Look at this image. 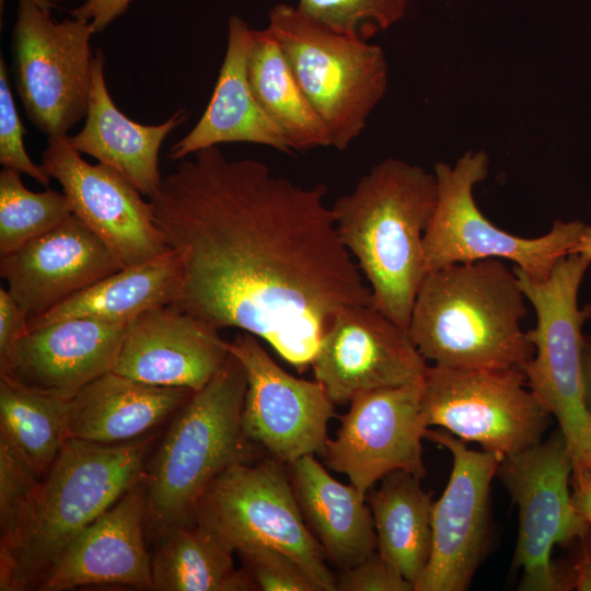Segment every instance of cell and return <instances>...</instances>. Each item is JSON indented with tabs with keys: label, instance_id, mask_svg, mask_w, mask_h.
<instances>
[{
	"label": "cell",
	"instance_id": "18",
	"mask_svg": "<svg viewBox=\"0 0 591 591\" xmlns=\"http://www.w3.org/2000/svg\"><path fill=\"white\" fill-rule=\"evenodd\" d=\"M215 325L173 304L130 321L112 371L157 386L202 389L228 359Z\"/></svg>",
	"mask_w": 591,
	"mask_h": 591
},
{
	"label": "cell",
	"instance_id": "11",
	"mask_svg": "<svg viewBox=\"0 0 591 591\" xmlns=\"http://www.w3.org/2000/svg\"><path fill=\"white\" fill-rule=\"evenodd\" d=\"M421 413L428 428L437 426L465 442H477L501 459L541 442L552 421L521 368L428 366Z\"/></svg>",
	"mask_w": 591,
	"mask_h": 591
},
{
	"label": "cell",
	"instance_id": "33",
	"mask_svg": "<svg viewBox=\"0 0 591 591\" xmlns=\"http://www.w3.org/2000/svg\"><path fill=\"white\" fill-rule=\"evenodd\" d=\"M42 478L30 463L0 434V530L1 537L19 524Z\"/></svg>",
	"mask_w": 591,
	"mask_h": 591
},
{
	"label": "cell",
	"instance_id": "30",
	"mask_svg": "<svg viewBox=\"0 0 591 591\" xmlns=\"http://www.w3.org/2000/svg\"><path fill=\"white\" fill-rule=\"evenodd\" d=\"M70 399L26 387L0 374V434L43 478L69 433Z\"/></svg>",
	"mask_w": 591,
	"mask_h": 591
},
{
	"label": "cell",
	"instance_id": "1",
	"mask_svg": "<svg viewBox=\"0 0 591 591\" xmlns=\"http://www.w3.org/2000/svg\"><path fill=\"white\" fill-rule=\"evenodd\" d=\"M326 192L218 147L179 160L148 198L179 265L173 305L259 337L304 370L338 312L372 305Z\"/></svg>",
	"mask_w": 591,
	"mask_h": 591
},
{
	"label": "cell",
	"instance_id": "3",
	"mask_svg": "<svg viewBox=\"0 0 591 591\" xmlns=\"http://www.w3.org/2000/svg\"><path fill=\"white\" fill-rule=\"evenodd\" d=\"M153 440L69 439L16 528L0 537V590H36L68 544L142 480Z\"/></svg>",
	"mask_w": 591,
	"mask_h": 591
},
{
	"label": "cell",
	"instance_id": "32",
	"mask_svg": "<svg viewBox=\"0 0 591 591\" xmlns=\"http://www.w3.org/2000/svg\"><path fill=\"white\" fill-rule=\"evenodd\" d=\"M408 0H299L297 7L328 28L368 40L406 13Z\"/></svg>",
	"mask_w": 591,
	"mask_h": 591
},
{
	"label": "cell",
	"instance_id": "19",
	"mask_svg": "<svg viewBox=\"0 0 591 591\" xmlns=\"http://www.w3.org/2000/svg\"><path fill=\"white\" fill-rule=\"evenodd\" d=\"M120 268L108 246L74 215L0 257V275L28 323Z\"/></svg>",
	"mask_w": 591,
	"mask_h": 591
},
{
	"label": "cell",
	"instance_id": "8",
	"mask_svg": "<svg viewBox=\"0 0 591 591\" xmlns=\"http://www.w3.org/2000/svg\"><path fill=\"white\" fill-rule=\"evenodd\" d=\"M484 151H467L454 165H434L437 199L424 235L427 273L449 265L496 258L511 260L529 277L542 280L571 254L591 231L579 220H556L549 232L525 239L491 223L474 199V187L488 175Z\"/></svg>",
	"mask_w": 591,
	"mask_h": 591
},
{
	"label": "cell",
	"instance_id": "16",
	"mask_svg": "<svg viewBox=\"0 0 591 591\" xmlns=\"http://www.w3.org/2000/svg\"><path fill=\"white\" fill-rule=\"evenodd\" d=\"M310 364L315 380L339 405L363 392L421 381L428 368L408 331L372 305L338 312Z\"/></svg>",
	"mask_w": 591,
	"mask_h": 591
},
{
	"label": "cell",
	"instance_id": "12",
	"mask_svg": "<svg viewBox=\"0 0 591 591\" xmlns=\"http://www.w3.org/2000/svg\"><path fill=\"white\" fill-rule=\"evenodd\" d=\"M92 25L56 21L31 0H19L12 31L18 94L30 121L47 137L68 136L86 116L94 56Z\"/></svg>",
	"mask_w": 591,
	"mask_h": 591
},
{
	"label": "cell",
	"instance_id": "15",
	"mask_svg": "<svg viewBox=\"0 0 591 591\" xmlns=\"http://www.w3.org/2000/svg\"><path fill=\"white\" fill-rule=\"evenodd\" d=\"M422 380L358 394L326 440V465L345 474L362 495L394 471L426 476L421 439L428 428L421 413Z\"/></svg>",
	"mask_w": 591,
	"mask_h": 591
},
{
	"label": "cell",
	"instance_id": "5",
	"mask_svg": "<svg viewBox=\"0 0 591 591\" xmlns=\"http://www.w3.org/2000/svg\"><path fill=\"white\" fill-rule=\"evenodd\" d=\"M246 374L230 354L215 376L178 409L144 468L146 524L158 537L194 522L212 480L229 466L253 460L242 429Z\"/></svg>",
	"mask_w": 591,
	"mask_h": 591
},
{
	"label": "cell",
	"instance_id": "7",
	"mask_svg": "<svg viewBox=\"0 0 591 591\" xmlns=\"http://www.w3.org/2000/svg\"><path fill=\"white\" fill-rule=\"evenodd\" d=\"M591 259L571 253L542 280L514 267L521 289L536 313L526 332L533 357L522 368L526 385L558 422L571 454L573 471L591 470V418L582 390L583 324L591 305L579 306L580 285Z\"/></svg>",
	"mask_w": 591,
	"mask_h": 591
},
{
	"label": "cell",
	"instance_id": "10",
	"mask_svg": "<svg viewBox=\"0 0 591 591\" xmlns=\"http://www.w3.org/2000/svg\"><path fill=\"white\" fill-rule=\"evenodd\" d=\"M573 463L558 428L548 439L501 459L499 477L519 510L514 565L520 591H567V567L552 560L555 545H572L591 524L573 507Z\"/></svg>",
	"mask_w": 591,
	"mask_h": 591
},
{
	"label": "cell",
	"instance_id": "39",
	"mask_svg": "<svg viewBox=\"0 0 591 591\" xmlns=\"http://www.w3.org/2000/svg\"><path fill=\"white\" fill-rule=\"evenodd\" d=\"M572 545L576 553L567 565L570 590L591 591V526Z\"/></svg>",
	"mask_w": 591,
	"mask_h": 591
},
{
	"label": "cell",
	"instance_id": "13",
	"mask_svg": "<svg viewBox=\"0 0 591 591\" xmlns=\"http://www.w3.org/2000/svg\"><path fill=\"white\" fill-rule=\"evenodd\" d=\"M425 438L448 449L452 471L433 502L432 548L414 591H465L490 544V485L501 457L475 451L447 430L425 431Z\"/></svg>",
	"mask_w": 591,
	"mask_h": 591
},
{
	"label": "cell",
	"instance_id": "21",
	"mask_svg": "<svg viewBox=\"0 0 591 591\" xmlns=\"http://www.w3.org/2000/svg\"><path fill=\"white\" fill-rule=\"evenodd\" d=\"M144 525L141 480L68 544L36 590L65 591L102 584L152 590Z\"/></svg>",
	"mask_w": 591,
	"mask_h": 591
},
{
	"label": "cell",
	"instance_id": "35",
	"mask_svg": "<svg viewBox=\"0 0 591 591\" xmlns=\"http://www.w3.org/2000/svg\"><path fill=\"white\" fill-rule=\"evenodd\" d=\"M24 127L9 85L8 68L0 58V163L24 173L47 187L51 177L43 165L35 164L24 147Z\"/></svg>",
	"mask_w": 591,
	"mask_h": 591
},
{
	"label": "cell",
	"instance_id": "17",
	"mask_svg": "<svg viewBox=\"0 0 591 591\" xmlns=\"http://www.w3.org/2000/svg\"><path fill=\"white\" fill-rule=\"evenodd\" d=\"M42 165L60 184L72 215L108 246L123 268L169 251L149 199L115 170L83 160L69 136L48 137Z\"/></svg>",
	"mask_w": 591,
	"mask_h": 591
},
{
	"label": "cell",
	"instance_id": "2",
	"mask_svg": "<svg viewBox=\"0 0 591 591\" xmlns=\"http://www.w3.org/2000/svg\"><path fill=\"white\" fill-rule=\"evenodd\" d=\"M436 199L433 173L389 158L331 207L338 236L369 283L372 306L406 329L427 275L424 235Z\"/></svg>",
	"mask_w": 591,
	"mask_h": 591
},
{
	"label": "cell",
	"instance_id": "24",
	"mask_svg": "<svg viewBox=\"0 0 591 591\" xmlns=\"http://www.w3.org/2000/svg\"><path fill=\"white\" fill-rule=\"evenodd\" d=\"M287 467L302 515L327 563L343 571L376 551L373 517L364 495L335 479L314 454Z\"/></svg>",
	"mask_w": 591,
	"mask_h": 591
},
{
	"label": "cell",
	"instance_id": "26",
	"mask_svg": "<svg viewBox=\"0 0 591 591\" xmlns=\"http://www.w3.org/2000/svg\"><path fill=\"white\" fill-rule=\"evenodd\" d=\"M181 270L172 251L124 267L28 323L30 331L68 318L129 323L143 312L173 304Z\"/></svg>",
	"mask_w": 591,
	"mask_h": 591
},
{
	"label": "cell",
	"instance_id": "6",
	"mask_svg": "<svg viewBox=\"0 0 591 591\" xmlns=\"http://www.w3.org/2000/svg\"><path fill=\"white\" fill-rule=\"evenodd\" d=\"M266 31L324 123L331 147L346 150L386 92L389 67L383 49L337 33L288 3L271 8Z\"/></svg>",
	"mask_w": 591,
	"mask_h": 591
},
{
	"label": "cell",
	"instance_id": "34",
	"mask_svg": "<svg viewBox=\"0 0 591 591\" xmlns=\"http://www.w3.org/2000/svg\"><path fill=\"white\" fill-rule=\"evenodd\" d=\"M257 590L318 591L312 579L288 554L267 545H252L235 552Z\"/></svg>",
	"mask_w": 591,
	"mask_h": 591
},
{
	"label": "cell",
	"instance_id": "31",
	"mask_svg": "<svg viewBox=\"0 0 591 591\" xmlns=\"http://www.w3.org/2000/svg\"><path fill=\"white\" fill-rule=\"evenodd\" d=\"M21 172H0V256L55 229L72 215L68 198L53 189L32 192Z\"/></svg>",
	"mask_w": 591,
	"mask_h": 591
},
{
	"label": "cell",
	"instance_id": "29",
	"mask_svg": "<svg viewBox=\"0 0 591 591\" xmlns=\"http://www.w3.org/2000/svg\"><path fill=\"white\" fill-rule=\"evenodd\" d=\"M247 77L252 92L291 151L331 147L327 129L298 84L277 42L253 31Z\"/></svg>",
	"mask_w": 591,
	"mask_h": 591
},
{
	"label": "cell",
	"instance_id": "38",
	"mask_svg": "<svg viewBox=\"0 0 591 591\" xmlns=\"http://www.w3.org/2000/svg\"><path fill=\"white\" fill-rule=\"evenodd\" d=\"M131 1L134 0H84L81 5L71 11V16L88 21L95 33L102 32L126 12Z\"/></svg>",
	"mask_w": 591,
	"mask_h": 591
},
{
	"label": "cell",
	"instance_id": "37",
	"mask_svg": "<svg viewBox=\"0 0 591 591\" xmlns=\"http://www.w3.org/2000/svg\"><path fill=\"white\" fill-rule=\"evenodd\" d=\"M30 331L28 317L20 304L9 293L0 288V358H3L12 347Z\"/></svg>",
	"mask_w": 591,
	"mask_h": 591
},
{
	"label": "cell",
	"instance_id": "41",
	"mask_svg": "<svg viewBox=\"0 0 591 591\" xmlns=\"http://www.w3.org/2000/svg\"><path fill=\"white\" fill-rule=\"evenodd\" d=\"M582 390L587 412L591 418V337L584 336L582 347Z\"/></svg>",
	"mask_w": 591,
	"mask_h": 591
},
{
	"label": "cell",
	"instance_id": "4",
	"mask_svg": "<svg viewBox=\"0 0 591 591\" xmlns=\"http://www.w3.org/2000/svg\"><path fill=\"white\" fill-rule=\"evenodd\" d=\"M525 301L517 274L501 259L453 264L427 273L407 331L436 366L522 369L534 355L521 328Z\"/></svg>",
	"mask_w": 591,
	"mask_h": 591
},
{
	"label": "cell",
	"instance_id": "42",
	"mask_svg": "<svg viewBox=\"0 0 591 591\" xmlns=\"http://www.w3.org/2000/svg\"><path fill=\"white\" fill-rule=\"evenodd\" d=\"M572 253L581 254L591 259V231L579 242Z\"/></svg>",
	"mask_w": 591,
	"mask_h": 591
},
{
	"label": "cell",
	"instance_id": "22",
	"mask_svg": "<svg viewBox=\"0 0 591 591\" xmlns=\"http://www.w3.org/2000/svg\"><path fill=\"white\" fill-rule=\"evenodd\" d=\"M253 28L239 15L228 21V44L212 96L192 130L170 149L179 161L221 143L248 142L291 153L281 131L257 103L247 77Z\"/></svg>",
	"mask_w": 591,
	"mask_h": 591
},
{
	"label": "cell",
	"instance_id": "40",
	"mask_svg": "<svg viewBox=\"0 0 591 591\" xmlns=\"http://www.w3.org/2000/svg\"><path fill=\"white\" fill-rule=\"evenodd\" d=\"M570 486L575 509L591 524V470L573 471Z\"/></svg>",
	"mask_w": 591,
	"mask_h": 591
},
{
	"label": "cell",
	"instance_id": "36",
	"mask_svg": "<svg viewBox=\"0 0 591 591\" xmlns=\"http://www.w3.org/2000/svg\"><path fill=\"white\" fill-rule=\"evenodd\" d=\"M338 591H414V584L378 551L336 577Z\"/></svg>",
	"mask_w": 591,
	"mask_h": 591
},
{
	"label": "cell",
	"instance_id": "27",
	"mask_svg": "<svg viewBox=\"0 0 591 591\" xmlns=\"http://www.w3.org/2000/svg\"><path fill=\"white\" fill-rule=\"evenodd\" d=\"M420 479L409 472L394 471L366 496L373 517L376 551L414 584V590L432 548L434 501Z\"/></svg>",
	"mask_w": 591,
	"mask_h": 591
},
{
	"label": "cell",
	"instance_id": "9",
	"mask_svg": "<svg viewBox=\"0 0 591 591\" xmlns=\"http://www.w3.org/2000/svg\"><path fill=\"white\" fill-rule=\"evenodd\" d=\"M194 521L234 553L252 545L275 547L298 561L318 591H336V577L302 515L288 467L273 457L239 462L220 473L202 495Z\"/></svg>",
	"mask_w": 591,
	"mask_h": 591
},
{
	"label": "cell",
	"instance_id": "43",
	"mask_svg": "<svg viewBox=\"0 0 591 591\" xmlns=\"http://www.w3.org/2000/svg\"><path fill=\"white\" fill-rule=\"evenodd\" d=\"M31 1L36 3L40 9H43L47 13H50V10L57 7L56 2H54L53 0H31Z\"/></svg>",
	"mask_w": 591,
	"mask_h": 591
},
{
	"label": "cell",
	"instance_id": "14",
	"mask_svg": "<svg viewBox=\"0 0 591 591\" xmlns=\"http://www.w3.org/2000/svg\"><path fill=\"white\" fill-rule=\"evenodd\" d=\"M229 351L246 374L241 417L246 438L287 466L304 455L322 454L327 422L335 416L322 384L285 371L250 333L229 341Z\"/></svg>",
	"mask_w": 591,
	"mask_h": 591
},
{
	"label": "cell",
	"instance_id": "25",
	"mask_svg": "<svg viewBox=\"0 0 591 591\" xmlns=\"http://www.w3.org/2000/svg\"><path fill=\"white\" fill-rule=\"evenodd\" d=\"M193 393L109 371L70 399V439L99 444L132 441L177 412Z\"/></svg>",
	"mask_w": 591,
	"mask_h": 591
},
{
	"label": "cell",
	"instance_id": "23",
	"mask_svg": "<svg viewBox=\"0 0 591 591\" xmlns=\"http://www.w3.org/2000/svg\"><path fill=\"white\" fill-rule=\"evenodd\" d=\"M104 65V54L96 49L85 123L78 134L69 137V142L81 154H89L118 172L150 198L162 182L160 148L167 135L186 120L187 113L177 109L159 125L131 120L115 105L107 90Z\"/></svg>",
	"mask_w": 591,
	"mask_h": 591
},
{
	"label": "cell",
	"instance_id": "28",
	"mask_svg": "<svg viewBox=\"0 0 591 591\" xmlns=\"http://www.w3.org/2000/svg\"><path fill=\"white\" fill-rule=\"evenodd\" d=\"M151 556L154 591H255L233 551L211 530L194 521L160 534Z\"/></svg>",
	"mask_w": 591,
	"mask_h": 591
},
{
	"label": "cell",
	"instance_id": "20",
	"mask_svg": "<svg viewBox=\"0 0 591 591\" xmlns=\"http://www.w3.org/2000/svg\"><path fill=\"white\" fill-rule=\"evenodd\" d=\"M127 324L68 318L33 328L0 358V374L71 399L113 370Z\"/></svg>",
	"mask_w": 591,
	"mask_h": 591
}]
</instances>
